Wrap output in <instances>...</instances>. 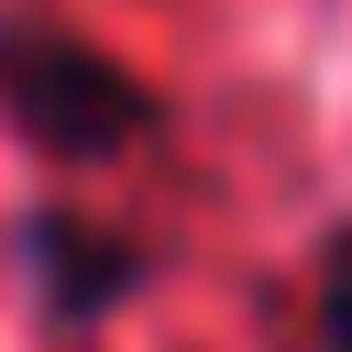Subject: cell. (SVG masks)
Wrapping results in <instances>:
<instances>
[{"label":"cell","instance_id":"6da1fadb","mask_svg":"<svg viewBox=\"0 0 352 352\" xmlns=\"http://www.w3.org/2000/svg\"><path fill=\"white\" fill-rule=\"evenodd\" d=\"M0 110L55 165H99L132 132H154V99L132 88V66H110L99 44H77L55 22H0Z\"/></svg>","mask_w":352,"mask_h":352},{"label":"cell","instance_id":"7a4b0ae2","mask_svg":"<svg viewBox=\"0 0 352 352\" xmlns=\"http://www.w3.org/2000/svg\"><path fill=\"white\" fill-rule=\"evenodd\" d=\"M22 253H33V286H44V308H55L66 330H88L99 308H121L132 275H143L132 231L77 220V209H33V220H22Z\"/></svg>","mask_w":352,"mask_h":352},{"label":"cell","instance_id":"3957f363","mask_svg":"<svg viewBox=\"0 0 352 352\" xmlns=\"http://www.w3.org/2000/svg\"><path fill=\"white\" fill-rule=\"evenodd\" d=\"M308 319H319V352H352V220L319 242V275H308Z\"/></svg>","mask_w":352,"mask_h":352}]
</instances>
